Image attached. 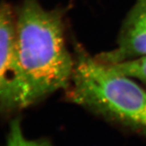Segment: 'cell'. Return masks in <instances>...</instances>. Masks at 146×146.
<instances>
[{
    "label": "cell",
    "instance_id": "obj_1",
    "mask_svg": "<svg viewBox=\"0 0 146 146\" xmlns=\"http://www.w3.org/2000/svg\"><path fill=\"white\" fill-rule=\"evenodd\" d=\"M16 44L26 108L70 85L74 56L66 43L61 10L23 0L16 16Z\"/></svg>",
    "mask_w": 146,
    "mask_h": 146
},
{
    "label": "cell",
    "instance_id": "obj_2",
    "mask_svg": "<svg viewBox=\"0 0 146 146\" xmlns=\"http://www.w3.org/2000/svg\"><path fill=\"white\" fill-rule=\"evenodd\" d=\"M74 50V72L66 89L69 100L109 121L146 131V91L81 45Z\"/></svg>",
    "mask_w": 146,
    "mask_h": 146
},
{
    "label": "cell",
    "instance_id": "obj_3",
    "mask_svg": "<svg viewBox=\"0 0 146 146\" xmlns=\"http://www.w3.org/2000/svg\"><path fill=\"white\" fill-rule=\"evenodd\" d=\"M25 88L16 44V16L8 3L0 10V108L10 113L25 108Z\"/></svg>",
    "mask_w": 146,
    "mask_h": 146
},
{
    "label": "cell",
    "instance_id": "obj_4",
    "mask_svg": "<svg viewBox=\"0 0 146 146\" xmlns=\"http://www.w3.org/2000/svg\"><path fill=\"white\" fill-rule=\"evenodd\" d=\"M146 56V0H135L112 50L96 56L106 64H116Z\"/></svg>",
    "mask_w": 146,
    "mask_h": 146
},
{
    "label": "cell",
    "instance_id": "obj_5",
    "mask_svg": "<svg viewBox=\"0 0 146 146\" xmlns=\"http://www.w3.org/2000/svg\"><path fill=\"white\" fill-rule=\"evenodd\" d=\"M4 146H54L50 141L44 139H30L24 134L21 120L16 118L9 126Z\"/></svg>",
    "mask_w": 146,
    "mask_h": 146
},
{
    "label": "cell",
    "instance_id": "obj_6",
    "mask_svg": "<svg viewBox=\"0 0 146 146\" xmlns=\"http://www.w3.org/2000/svg\"><path fill=\"white\" fill-rule=\"evenodd\" d=\"M109 66L120 74L146 84V56Z\"/></svg>",
    "mask_w": 146,
    "mask_h": 146
}]
</instances>
